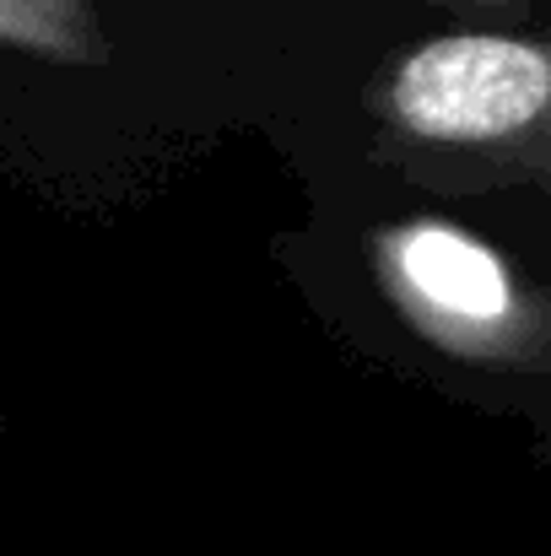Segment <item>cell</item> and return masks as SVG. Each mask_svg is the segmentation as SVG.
Wrapping results in <instances>:
<instances>
[{"label": "cell", "instance_id": "1", "mask_svg": "<svg viewBox=\"0 0 551 556\" xmlns=\"http://www.w3.org/2000/svg\"><path fill=\"white\" fill-rule=\"evenodd\" d=\"M378 147L449 185H547L551 60L525 33H433L367 87Z\"/></svg>", "mask_w": 551, "mask_h": 556}, {"label": "cell", "instance_id": "2", "mask_svg": "<svg viewBox=\"0 0 551 556\" xmlns=\"http://www.w3.org/2000/svg\"><path fill=\"white\" fill-rule=\"evenodd\" d=\"M389 308L433 352L498 372H547V303L519 265L449 216H405L373 238Z\"/></svg>", "mask_w": 551, "mask_h": 556}, {"label": "cell", "instance_id": "3", "mask_svg": "<svg viewBox=\"0 0 551 556\" xmlns=\"http://www.w3.org/2000/svg\"><path fill=\"white\" fill-rule=\"evenodd\" d=\"M0 49L49 65H103L109 38L87 0H0Z\"/></svg>", "mask_w": 551, "mask_h": 556}]
</instances>
